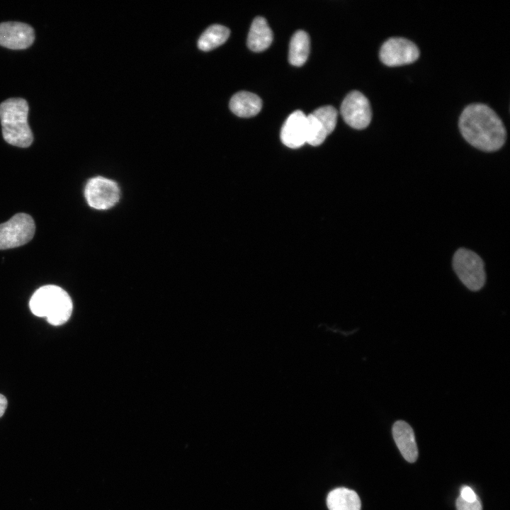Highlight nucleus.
<instances>
[{"label":"nucleus","instance_id":"a211bd4d","mask_svg":"<svg viewBox=\"0 0 510 510\" xmlns=\"http://www.w3.org/2000/svg\"><path fill=\"white\" fill-rule=\"evenodd\" d=\"M455 505L457 510H482V503L479 498L474 502H468L458 497Z\"/></svg>","mask_w":510,"mask_h":510},{"label":"nucleus","instance_id":"f257e3e1","mask_svg":"<svg viewBox=\"0 0 510 510\" xmlns=\"http://www.w3.org/2000/svg\"><path fill=\"white\" fill-rule=\"evenodd\" d=\"M459 128L465 140L484 152H494L505 143L506 132L497 114L483 103H472L463 110Z\"/></svg>","mask_w":510,"mask_h":510},{"label":"nucleus","instance_id":"6ab92c4d","mask_svg":"<svg viewBox=\"0 0 510 510\" xmlns=\"http://www.w3.org/2000/svg\"><path fill=\"white\" fill-rule=\"evenodd\" d=\"M459 497L468 502H474L478 499L472 489L468 486H463L460 489V495Z\"/></svg>","mask_w":510,"mask_h":510},{"label":"nucleus","instance_id":"f03ea898","mask_svg":"<svg viewBox=\"0 0 510 510\" xmlns=\"http://www.w3.org/2000/svg\"><path fill=\"white\" fill-rule=\"evenodd\" d=\"M29 306L33 314L46 317L54 326L64 324L69 319L73 309L72 301L68 293L55 285H47L38 288L32 295Z\"/></svg>","mask_w":510,"mask_h":510},{"label":"nucleus","instance_id":"39448f33","mask_svg":"<svg viewBox=\"0 0 510 510\" xmlns=\"http://www.w3.org/2000/svg\"><path fill=\"white\" fill-rule=\"evenodd\" d=\"M35 225L32 217L26 213L14 215L0 224V249L18 247L30 242L34 236Z\"/></svg>","mask_w":510,"mask_h":510},{"label":"nucleus","instance_id":"423d86ee","mask_svg":"<svg viewBox=\"0 0 510 510\" xmlns=\"http://www.w3.org/2000/svg\"><path fill=\"white\" fill-rule=\"evenodd\" d=\"M84 196L90 207L96 210H108L118 202L120 188L115 181L96 176L87 181Z\"/></svg>","mask_w":510,"mask_h":510},{"label":"nucleus","instance_id":"dca6fc26","mask_svg":"<svg viewBox=\"0 0 510 510\" xmlns=\"http://www.w3.org/2000/svg\"><path fill=\"white\" fill-rule=\"evenodd\" d=\"M310 47V40L308 34L302 30L296 31L290 42L289 62L296 67L303 65L309 56Z\"/></svg>","mask_w":510,"mask_h":510},{"label":"nucleus","instance_id":"9b49d317","mask_svg":"<svg viewBox=\"0 0 510 510\" xmlns=\"http://www.w3.org/2000/svg\"><path fill=\"white\" fill-rule=\"evenodd\" d=\"M280 137L283 144L293 149L307 143V115L299 110L293 112L283 125Z\"/></svg>","mask_w":510,"mask_h":510},{"label":"nucleus","instance_id":"f3484780","mask_svg":"<svg viewBox=\"0 0 510 510\" xmlns=\"http://www.w3.org/2000/svg\"><path fill=\"white\" fill-rule=\"evenodd\" d=\"M230 34L228 28L215 24L208 27L200 36L198 47L202 51H210L222 45Z\"/></svg>","mask_w":510,"mask_h":510},{"label":"nucleus","instance_id":"9d476101","mask_svg":"<svg viewBox=\"0 0 510 510\" xmlns=\"http://www.w3.org/2000/svg\"><path fill=\"white\" fill-rule=\"evenodd\" d=\"M33 28L24 23L4 22L0 23V45L11 50H23L33 42Z\"/></svg>","mask_w":510,"mask_h":510},{"label":"nucleus","instance_id":"0eeeda50","mask_svg":"<svg viewBox=\"0 0 510 510\" xmlns=\"http://www.w3.org/2000/svg\"><path fill=\"white\" fill-rule=\"evenodd\" d=\"M338 113L332 106L319 107L307 115V143L320 145L334 130Z\"/></svg>","mask_w":510,"mask_h":510},{"label":"nucleus","instance_id":"2eb2a0df","mask_svg":"<svg viewBox=\"0 0 510 510\" xmlns=\"http://www.w3.org/2000/svg\"><path fill=\"white\" fill-rule=\"evenodd\" d=\"M327 504L329 510H360L361 506L358 494L344 487L330 492L327 498Z\"/></svg>","mask_w":510,"mask_h":510},{"label":"nucleus","instance_id":"aec40b11","mask_svg":"<svg viewBox=\"0 0 510 510\" xmlns=\"http://www.w3.org/2000/svg\"><path fill=\"white\" fill-rule=\"evenodd\" d=\"M7 407V400L3 395L0 394V417L4 414Z\"/></svg>","mask_w":510,"mask_h":510},{"label":"nucleus","instance_id":"f8f14e48","mask_svg":"<svg viewBox=\"0 0 510 510\" xmlns=\"http://www.w3.org/2000/svg\"><path fill=\"white\" fill-rule=\"evenodd\" d=\"M392 436L404 458L409 463L415 462L418 449L412 427L404 421H397L392 426Z\"/></svg>","mask_w":510,"mask_h":510},{"label":"nucleus","instance_id":"6e6552de","mask_svg":"<svg viewBox=\"0 0 510 510\" xmlns=\"http://www.w3.org/2000/svg\"><path fill=\"white\" fill-rule=\"evenodd\" d=\"M340 110L344 120L357 130L368 127L372 118L369 101L358 91H351L344 98Z\"/></svg>","mask_w":510,"mask_h":510},{"label":"nucleus","instance_id":"7ed1b4c3","mask_svg":"<svg viewBox=\"0 0 510 510\" xmlns=\"http://www.w3.org/2000/svg\"><path fill=\"white\" fill-rule=\"evenodd\" d=\"M28 105L21 98H11L0 104V120L3 137L8 144L28 147L33 140L28 123Z\"/></svg>","mask_w":510,"mask_h":510},{"label":"nucleus","instance_id":"1a4fd4ad","mask_svg":"<svg viewBox=\"0 0 510 510\" xmlns=\"http://www.w3.org/2000/svg\"><path fill=\"white\" fill-rule=\"evenodd\" d=\"M419 57V50L412 41L404 38L387 40L380 50L381 62L388 67L411 64Z\"/></svg>","mask_w":510,"mask_h":510},{"label":"nucleus","instance_id":"20e7f679","mask_svg":"<svg viewBox=\"0 0 510 510\" xmlns=\"http://www.w3.org/2000/svg\"><path fill=\"white\" fill-rule=\"evenodd\" d=\"M453 269L461 282L470 290H480L485 283L486 275L482 259L467 249H458L453 259Z\"/></svg>","mask_w":510,"mask_h":510},{"label":"nucleus","instance_id":"ddd939ff","mask_svg":"<svg viewBox=\"0 0 510 510\" xmlns=\"http://www.w3.org/2000/svg\"><path fill=\"white\" fill-rule=\"evenodd\" d=\"M229 106L231 111L236 115L249 118L254 116L260 112L262 101L256 94L242 91L232 96Z\"/></svg>","mask_w":510,"mask_h":510},{"label":"nucleus","instance_id":"4468645a","mask_svg":"<svg viewBox=\"0 0 510 510\" xmlns=\"http://www.w3.org/2000/svg\"><path fill=\"white\" fill-rule=\"evenodd\" d=\"M273 41V33L267 21L261 16L255 18L247 37V46L254 52L266 50Z\"/></svg>","mask_w":510,"mask_h":510}]
</instances>
